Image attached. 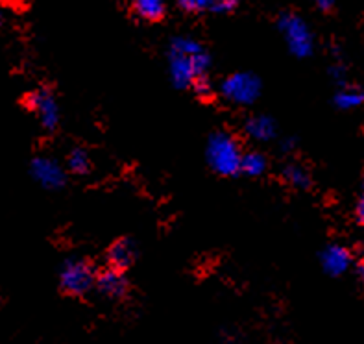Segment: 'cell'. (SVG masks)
Wrapping results in <instances>:
<instances>
[{"mask_svg":"<svg viewBox=\"0 0 364 344\" xmlns=\"http://www.w3.org/2000/svg\"><path fill=\"white\" fill-rule=\"evenodd\" d=\"M242 148L230 132H215L209 135L205 157L213 172L220 176L240 174V160H242Z\"/></svg>","mask_w":364,"mask_h":344,"instance_id":"1","label":"cell"},{"mask_svg":"<svg viewBox=\"0 0 364 344\" xmlns=\"http://www.w3.org/2000/svg\"><path fill=\"white\" fill-rule=\"evenodd\" d=\"M277 28L285 39L289 51L296 58H309L314 51V36L309 24L298 14L285 11L277 19Z\"/></svg>","mask_w":364,"mask_h":344,"instance_id":"2","label":"cell"},{"mask_svg":"<svg viewBox=\"0 0 364 344\" xmlns=\"http://www.w3.org/2000/svg\"><path fill=\"white\" fill-rule=\"evenodd\" d=\"M97 271L87 259H67L60 271V287L65 294L82 298L97 285Z\"/></svg>","mask_w":364,"mask_h":344,"instance_id":"3","label":"cell"},{"mask_svg":"<svg viewBox=\"0 0 364 344\" xmlns=\"http://www.w3.org/2000/svg\"><path fill=\"white\" fill-rule=\"evenodd\" d=\"M263 83L254 73H233L220 83V95L224 100L235 106H250L261 97Z\"/></svg>","mask_w":364,"mask_h":344,"instance_id":"4","label":"cell"},{"mask_svg":"<svg viewBox=\"0 0 364 344\" xmlns=\"http://www.w3.org/2000/svg\"><path fill=\"white\" fill-rule=\"evenodd\" d=\"M24 106L37 115L41 126L48 132H54L60 124V106L54 93L48 88H39L24 97Z\"/></svg>","mask_w":364,"mask_h":344,"instance_id":"5","label":"cell"},{"mask_svg":"<svg viewBox=\"0 0 364 344\" xmlns=\"http://www.w3.org/2000/svg\"><path fill=\"white\" fill-rule=\"evenodd\" d=\"M30 174L45 189H61L67 184V174H65L63 167L52 157H33L30 163Z\"/></svg>","mask_w":364,"mask_h":344,"instance_id":"6","label":"cell"},{"mask_svg":"<svg viewBox=\"0 0 364 344\" xmlns=\"http://www.w3.org/2000/svg\"><path fill=\"white\" fill-rule=\"evenodd\" d=\"M320 263H322V269L326 274L338 278V276H342L351 269V265H353V254L344 244L333 243L322 250Z\"/></svg>","mask_w":364,"mask_h":344,"instance_id":"7","label":"cell"},{"mask_svg":"<svg viewBox=\"0 0 364 344\" xmlns=\"http://www.w3.org/2000/svg\"><path fill=\"white\" fill-rule=\"evenodd\" d=\"M135 259H137V246L129 237H122L113 241L106 252V261L109 265V269H115V271L124 272L126 269L134 265Z\"/></svg>","mask_w":364,"mask_h":344,"instance_id":"8","label":"cell"},{"mask_svg":"<svg viewBox=\"0 0 364 344\" xmlns=\"http://www.w3.org/2000/svg\"><path fill=\"white\" fill-rule=\"evenodd\" d=\"M98 293L102 296L111 300H119L124 298L126 293H128V278L120 271H115V269H109L107 266L106 271H102L100 274L97 276V285Z\"/></svg>","mask_w":364,"mask_h":344,"instance_id":"9","label":"cell"},{"mask_svg":"<svg viewBox=\"0 0 364 344\" xmlns=\"http://www.w3.org/2000/svg\"><path fill=\"white\" fill-rule=\"evenodd\" d=\"M168 73H171L174 88L178 89L191 88L194 80L198 78L193 67V58L174 54V52H168Z\"/></svg>","mask_w":364,"mask_h":344,"instance_id":"10","label":"cell"},{"mask_svg":"<svg viewBox=\"0 0 364 344\" xmlns=\"http://www.w3.org/2000/svg\"><path fill=\"white\" fill-rule=\"evenodd\" d=\"M245 132L254 141H272L276 137L277 128L272 117L268 115H252L245 123Z\"/></svg>","mask_w":364,"mask_h":344,"instance_id":"11","label":"cell"},{"mask_svg":"<svg viewBox=\"0 0 364 344\" xmlns=\"http://www.w3.org/2000/svg\"><path fill=\"white\" fill-rule=\"evenodd\" d=\"M333 104L342 111L359 110L364 106V89L360 85H353V83H346L338 88V91L333 97Z\"/></svg>","mask_w":364,"mask_h":344,"instance_id":"12","label":"cell"},{"mask_svg":"<svg viewBox=\"0 0 364 344\" xmlns=\"http://www.w3.org/2000/svg\"><path fill=\"white\" fill-rule=\"evenodd\" d=\"M132 14L146 23H159L166 15V4L161 0H135Z\"/></svg>","mask_w":364,"mask_h":344,"instance_id":"13","label":"cell"},{"mask_svg":"<svg viewBox=\"0 0 364 344\" xmlns=\"http://www.w3.org/2000/svg\"><path fill=\"white\" fill-rule=\"evenodd\" d=\"M268 161L264 157V154L255 150H250L242 154V160H240V174L248 176V178H257V176H263L267 172Z\"/></svg>","mask_w":364,"mask_h":344,"instance_id":"14","label":"cell"},{"mask_svg":"<svg viewBox=\"0 0 364 344\" xmlns=\"http://www.w3.org/2000/svg\"><path fill=\"white\" fill-rule=\"evenodd\" d=\"M283 178L289 185H292L294 189H309L313 185V178H311V172L305 169L304 165H298V163H289L283 169Z\"/></svg>","mask_w":364,"mask_h":344,"instance_id":"15","label":"cell"},{"mask_svg":"<svg viewBox=\"0 0 364 344\" xmlns=\"http://www.w3.org/2000/svg\"><path fill=\"white\" fill-rule=\"evenodd\" d=\"M67 167L73 174H89L91 172V160L89 154L83 148L76 147L69 152L67 156Z\"/></svg>","mask_w":364,"mask_h":344,"instance_id":"16","label":"cell"},{"mask_svg":"<svg viewBox=\"0 0 364 344\" xmlns=\"http://www.w3.org/2000/svg\"><path fill=\"white\" fill-rule=\"evenodd\" d=\"M168 52H174V54H181V56H187V58H193V56L203 52V46L200 45L196 39H193V37H176V39H172L171 51Z\"/></svg>","mask_w":364,"mask_h":344,"instance_id":"17","label":"cell"},{"mask_svg":"<svg viewBox=\"0 0 364 344\" xmlns=\"http://www.w3.org/2000/svg\"><path fill=\"white\" fill-rule=\"evenodd\" d=\"M191 89H193L194 95H196L200 100H211L213 95H215V88H213L211 80L208 78V74H205V76H198V78L194 80Z\"/></svg>","mask_w":364,"mask_h":344,"instance_id":"18","label":"cell"},{"mask_svg":"<svg viewBox=\"0 0 364 344\" xmlns=\"http://www.w3.org/2000/svg\"><path fill=\"white\" fill-rule=\"evenodd\" d=\"M211 0H180L178 8L185 14H209Z\"/></svg>","mask_w":364,"mask_h":344,"instance_id":"19","label":"cell"},{"mask_svg":"<svg viewBox=\"0 0 364 344\" xmlns=\"http://www.w3.org/2000/svg\"><path fill=\"white\" fill-rule=\"evenodd\" d=\"M237 6H239L237 0H211L209 14H217V15L231 14V11H235Z\"/></svg>","mask_w":364,"mask_h":344,"instance_id":"20","label":"cell"},{"mask_svg":"<svg viewBox=\"0 0 364 344\" xmlns=\"http://www.w3.org/2000/svg\"><path fill=\"white\" fill-rule=\"evenodd\" d=\"M329 76H331L335 82L338 83V85H346L348 83V69L346 65L342 63V61H337V63H333L331 67H329Z\"/></svg>","mask_w":364,"mask_h":344,"instance_id":"21","label":"cell"},{"mask_svg":"<svg viewBox=\"0 0 364 344\" xmlns=\"http://www.w3.org/2000/svg\"><path fill=\"white\" fill-rule=\"evenodd\" d=\"M355 219H357V222H359V224L364 228V191H363V194H360L359 202H357Z\"/></svg>","mask_w":364,"mask_h":344,"instance_id":"22","label":"cell"},{"mask_svg":"<svg viewBox=\"0 0 364 344\" xmlns=\"http://www.w3.org/2000/svg\"><path fill=\"white\" fill-rule=\"evenodd\" d=\"M316 9L322 11V14H331L333 9H335V2L333 0H318L316 2Z\"/></svg>","mask_w":364,"mask_h":344,"instance_id":"23","label":"cell"},{"mask_svg":"<svg viewBox=\"0 0 364 344\" xmlns=\"http://www.w3.org/2000/svg\"><path fill=\"white\" fill-rule=\"evenodd\" d=\"M355 276H357V280H359V283L364 287V259H360V261L355 263Z\"/></svg>","mask_w":364,"mask_h":344,"instance_id":"24","label":"cell"},{"mask_svg":"<svg viewBox=\"0 0 364 344\" xmlns=\"http://www.w3.org/2000/svg\"><path fill=\"white\" fill-rule=\"evenodd\" d=\"M294 147H296L294 139H285V141L282 142V150L287 152V154H289V152H291Z\"/></svg>","mask_w":364,"mask_h":344,"instance_id":"25","label":"cell"},{"mask_svg":"<svg viewBox=\"0 0 364 344\" xmlns=\"http://www.w3.org/2000/svg\"><path fill=\"white\" fill-rule=\"evenodd\" d=\"M2 23H4V11L0 8V26H2Z\"/></svg>","mask_w":364,"mask_h":344,"instance_id":"26","label":"cell"},{"mask_svg":"<svg viewBox=\"0 0 364 344\" xmlns=\"http://www.w3.org/2000/svg\"><path fill=\"white\" fill-rule=\"evenodd\" d=\"M363 185H364V176H363Z\"/></svg>","mask_w":364,"mask_h":344,"instance_id":"27","label":"cell"}]
</instances>
